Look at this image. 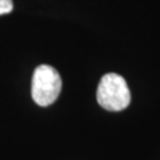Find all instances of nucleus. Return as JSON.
<instances>
[{
  "instance_id": "nucleus-1",
  "label": "nucleus",
  "mask_w": 160,
  "mask_h": 160,
  "mask_svg": "<svg viewBox=\"0 0 160 160\" xmlns=\"http://www.w3.org/2000/svg\"><path fill=\"white\" fill-rule=\"evenodd\" d=\"M96 99L102 108L118 112L129 106L131 92L123 76L118 73H106L99 83Z\"/></svg>"
},
{
  "instance_id": "nucleus-2",
  "label": "nucleus",
  "mask_w": 160,
  "mask_h": 160,
  "mask_svg": "<svg viewBox=\"0 0 160 160\" xmlns=\"http://www.w3.org/2000/svg\"><path fill=\"white\" fill-rule=\"evenodd\" d=\"M62 91V78L51 66L36 67L32 78V99L40 107H48L59 98Z\"/></svg>"
},
{
  "instance_id": "nucleus-3",
  "label": "nucleus",
  "mask_w": 160,
  "mask_h": 160,
  "mask_svg": "<svg viewBox=\"0 0 160 160\" xmlns=\"http://www.w3.org/2000/svg\"><path fill=\"white\" fill-rule=\"evenodd\" d=\"M13 8L12 0H0V15L9 13Z\"/></svg>"
}]
</instances>
